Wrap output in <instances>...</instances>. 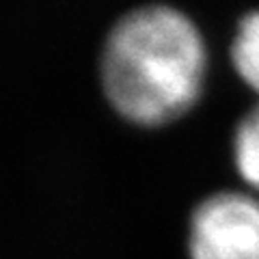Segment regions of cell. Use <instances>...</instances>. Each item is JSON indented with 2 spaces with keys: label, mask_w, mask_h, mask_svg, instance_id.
Returning <instances> with one entry per match:
<instances>
[{
  "label": "cell",
  "mask_w": 259,
  "mask_h": 259,
  "mask_svg": "<svg viewBox=\"0 0 259 259\" xmlns=\"http://www.w3.org/2000/svg\"><path fill=\"white\" fill-rule=\"evenodd\" d=\"M207 76L201 30L186 13L149 5L123 15L104 46L102 87L119 117L160 127L199 102Z\"/></svg>",
  "instance_id": "6da1fadb"
},
{
  "label": "cell",
  "mask_w": 259,
  "mask_h": 259,
  "mask_svg": "<svg viewBox=\"0 0 259 259\" xmlns=\"http://www.w3.org/2000/svg\"><path fill=\"white\" fill-rule=\"evenodd\" d=\"M190 259H259V199L221 190L194 205L186 236Z\"/></svg>",
  "instance_id": "7a4b0ae2"
},
{
  "label": "cell",
  "mask_w": 259,
  "mask_h": 259,
  "mask_svg": "<svg viewBox=\"0 0 259 259\" xmlns=\"http://www.w3.org/2000/svg\"><path fill=\"white\" fill-rule=\"evenodd\" d=\"M231 158L240 180L259 192V106L240 119L231 141Z\"/></svg>",
  "instance_id": "3957f363"
},
{
  "label": "cell",
  "mask_w": 259,
  "mask_h": 259,
  "mask_svg": "<svg viewBox=\"0 0 259 259\" xmlns=\"http://www.w3.org/2000/svg\"><path fill=\"white\" fill-rule=\"evenodd\" d=\"M231 63L242 82L259 93V11L240 20L231 44Z\"/></svg>",
  "instance_id": "277c9868"
}]
</instances>
